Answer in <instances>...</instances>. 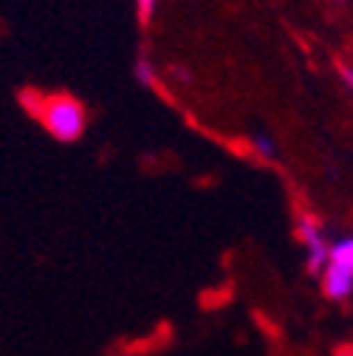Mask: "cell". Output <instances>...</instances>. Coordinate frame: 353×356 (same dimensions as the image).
I'll return each mask as SVG.
<instances>
[{
  "label": "cell",
  "mask_w": 353,
  "mask_h": 356,
  "mask_svg": "<svg viewBox=\"0 0 353 356\" xmlns=\"http://www.w3.org/2000/svg\"><path fill=\"white\" fill-rule=\"evenodd\" d=\"M37 119L42 122V127H46L57 142H76L85 133V124H88L85 108L74 97H65V94L46 97Z\"/></svg>",
  "instance_id": "cell-1"
},
{
  "label": "cell",
  "mask_w": 353,
  "mask_h": 356,
  "mask_svg": "<svg viewBox=\"0 0 353 356\" xmlns=\"http://www.w3.org/2000/svg\"><path fill=\"white\" fill-rule=\"evenodd\" d=\"M297 235H299V241L305 243V252H308V260H305L308 272H311V275H322V269L328 266V249H331V243L322 238L320 220L311 218V215H299Z\"/></svg>",
  "instance_id": "cell-2"
},
{
  "label": "cell",
  "mask_w": 353,
  "mask_h": 356,
  "mask_svg": "<svg viewBox=\"0 0 353 356\" xmlns=\"http://www.w3.org/2000/svg\"><path fill=\"white\" fill-rule=\"evenodd\" d=\"M322 289L331 300H347L353 294V272L345 266L328 263L322 269Z\"/></svg>",
  "instance_id": "cell-3"
},
{
  "label": "cell",
  "mask_w": 353,
  "mask_h": 356,
  "mask_svg": "<svg viewBox=\"0 0 353 356\" xmlns=\"http://www.w3.org/2000/svg\"><path fill=\"white\" fill-rule=\"evenodd\" d=\"M328 263L345 266V269L353 272V238H339L336 243H331V249H328Z\"/></svg>",
  "instance_id": "cell-4"
},
{
  "label": "cell",
  "mask_w": 353,
  "mask_h": 356,
  "mask_svg": "<svg viewBox=\"0 0 353 356\" xmlns=\"http://www.w3.org/2000/svg\"><path fill=\"white\" fill-rule=\"evenodd\" d=\"M133 74H136V82L145 85V88H156V85H158V68L153 65V60H150L147 54H142V57L136 60Z\"/></svg>",
  "instance_id": "cell-5"
},
{
  "label": "cell",
  "mask_w": 353,
  "mask_h": 356,
  "mask_svg": "<svg viewBox=\"0 0 353 356\" xmlns=\"http://www.w3.org/2000/svg\"><path fill=\"white\" fill-rule=\"evenodd\" d=\"M252 150H254L260 159H274V156H277V145L272 142V136H254V139H252Z\"/></svg>",
  "instance_id": "cell-6"
},
{
  "label": "cell",
  "mask_w": 353,
  "mask_h": 356,
  "mask_svg": "<svg viewBox=\"0 0 353 356\" xmlns=\"http://www.w3.org/2000/svg\"><path fill=\"white\" fill-rule=\"evenodd\" d=\"M20 102H23V108H26L31 116H40V111H42V102H46V97L37 94V91H23V94H20Z\"/></svg>",
  "instance_id": "cell-7"
},
{
  "label": "cell",
  "mask_w": 353,
  "mask_h": 356,
  "mask_svg": "<svg viewBox=\"0 0 353 356\" xmlns=\"http://www.w3.org/2000/svg\"><path fill=\"white\" fill-rule=\"evenodd\" d=\"M156 6H158V0H136V15H139L142 26H150V20L156 15Z\"/></svg>",
  "instance_id": "cell-8"
},
{
  "label": "cell",
  "mask_w": 353,
  "mask_h": 356,
  "mask_svg": "<svg viewBox=\"0 0 353 356\" xmlns=\"http://www.w3.org/2000/svg\"><path fill=\"white\" fill-rule=\"evenodd\" d=\"M170 74H172V79H175V82H184V85H190V82H192V74L187 71V65H172V71H170Z\"/></svg>",
  "instance_id": "cell-9"
},
{
  "label": "cell",
  "mask_w": 353,
  "mask_h": 356,
  "mask_svg": "<svg viewBox=\"0 0 353 356\" xmlns=\"http://www.w3.org/2000/svg\"><path fill=\"white\" fill-rule=\"evenodd\" d=\"M339 74H342V79H345V85H347V88H350V91H353V68H347V65H342V71H339Z\"/></svg>",
  "instance_id": "cell-10"
}]
</instances>
